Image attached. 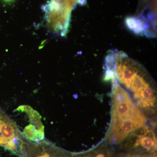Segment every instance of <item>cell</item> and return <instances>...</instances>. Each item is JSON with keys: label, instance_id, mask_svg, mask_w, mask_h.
<instances>
[{"label": "cell", "instance_id": "cell-5", "mask_svg": "<svg viewBox=\"0 0 157 157\" xmlns=\"http://www.w3.org/2000/svg\"><path fill=\"white\" fill-rule=\"evenodd\" d=\"M42 148L43 149V147H42ZM37 155H37L36 157H53L50 153L46 151V150H45V149H42V151L39 153Z\"/></svg>", "mask_w": 157, "mask_h": 157}, {"label": "cell", "instance_id": "cell-4", "mask_svg": "<svg viewBox=\"0 0 157 157\" xmlns=\"http://www.w3.org/2000/svg\"><path fill=\"white\" fill-rule=\"evenodd\" d=\"M134 147L140 146L147 151L156 149L157 140L154 133L147 127H144L136 135Z\"/></svg>", "mask_w": 157, "mask_h": 157}, {"label": "cell", "instance_id": "cell-2", "mask_svg": "<svg viewBox=\"0 0 157 157\" xmlns=\"http://www.w3.org/2000/svg\"><path fill=\"white\" fill-rule=\"evenodd\" d=\"M19 108L25 113L29 119V124L23 130L24 136L35 143L42 141L44 138V128L39 113L27 105L20 106Z\"/></svg>", "mask_w": 157, "mask_h": 157}, {"label": "cell", "instance_id": "cell-3", "mask_svg": "<svg viewBox=\"0 0 157 157\" xmlns=\"http://www.w3.org/2000/svg\"><path fill=\"white\" fill-rule=\"evenodd\" d=\"M125 23L128 29L135 34L145 35L148 37H155L147 21L142 16L128 17Z\"/></svg>", "mask_w": 157, "mask_h": 157}, {"label": "cell", "instance_id": "cell-7", "mask_svg": "<svg viewBox=\"0 0 157 157\" xmlns=\"http://www.w3.org/2000/svg\"><path fill=\"white\" fill-rule=\"evenodd\" d=\"M121 157H145V155L140 156V155H125Z\"/></svg>", "mask_w": 157, "mask_h": 157}, {"label": "cell", "instance_id": "cell-1", "mask_svg": "<svg viewBox=\"0 0 157 157\" xmlns=\"http://www.w3.org/2000/svg\"><path fill=\"white\" fill-rule=\"evenodd\" d=\"M146 117L143 113L135 116L110 128L108 138L112 143H119L132 132L140 128L145 123Z\"/></svg>", "mask_w": 157, "mask_h": 157}, {"label": "cell", "instance_id": "cell-8", "mask_svg": "<svg viewBox=\"0 0 157 157\" xmlns=\"http://www.w3.org/2000/svg\"><path fill=\"white\" fill-rule=\"evenodd\" d=\"M94 157H105V156L103 154H100L97 155V156Z\"/></svg>", "mask_w": 157, "mask_h": 157}, {"label": "cell", "instance_id": "cell-6", "mask_svg": "<svg viewBox=\"0 0 157 157\" xmlns=\"http://www.w3.org/2000/svg\"><path fill=\"white\" fill-rule=\"evenodd\" d=\"M152 1V2H156V0H140V4H141L142 7L144 8V5L147 4L150 1Z\"/></svg>", "mask_w": 157, "mask_h": 157}]
</instances>
